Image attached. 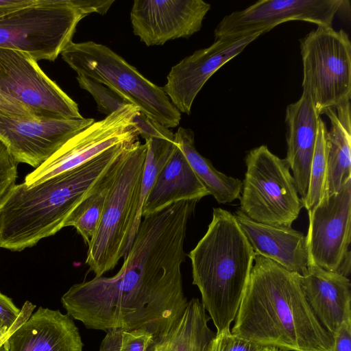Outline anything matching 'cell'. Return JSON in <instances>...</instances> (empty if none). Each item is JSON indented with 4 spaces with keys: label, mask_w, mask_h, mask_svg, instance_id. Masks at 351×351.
I'll use <instances>...</instances> for the list:
<instances>
[{
    "label": "cell",
    "mask_w": 351,
    "mask_h": 351,
    "mask_svg": "<svg viewBox=\"0 0 351 351\" xmlns=\"http://www.w3.org/2000/svg\"><path fill=\"white\" fill-rule=\"evenodd\" d=\"M197 202L180 201L143 216L117 274L71 286L68 315L89 329L145 330L157 337L176 323L188 301L181 272L188 221Z\"/></svg>",
    "instance_id": "cell-1"
},
{
    "label": "cell",
    "mask_w": 351,
    "mask_h": 351,
    "mask_svg": "<svg viewBox=\"0 0 351 351\" xmlns=\"http://www.w3.org/2000/svg\"><path fill=\"white\" fill-rule=\"evenodd\" d=\"M234 321L233 335L282 351H332L333 336L311 310L301 276L257 254Z\"/></svg>",
    "instance_id": "cell-2"
},
{
    "label": "cell",
    "mask_w": 351,
    "mask_h": 351,
    "mask_svg": "<svg viewBox=\"0 0 351 351\" xmlns=\"http://www.w3.org/2000/svg\"><path fill=\"white\" fill-rule=\"evenodd\" d=\"M132 143H120L33 186L14 184L0 198V247L21 251L64 228L73 209Z\"/></svg>",
    "instance_id": "cell-3"
},
{
    "label": "cell",
    "mask_w": 351,
    "mask_h": 351,
    "mask_svg": "<svg viewBox=\"0 0 351 351\" xmlns=\"http://www.w3.org/2000/svg\"><path fill=\"white\" fill-rule=\"evenodd\" d=\"M188 256L193 284L201 293L216 333L230 330L255 256L234 215L213 208L206 232Z\"/></svg>",
    "instance_id": "cell-4"
},
{
    "label": "cell",
    "mask_w": 351,
    "mask_h": 351,
    "mask_svg": "<svg viewBox=\"0 0 351 351\" xmlns=\"http://www.w3.org/2000/svg\"><path fill=\"white\" fill-rule=\"evenodd\" d=\"M114 0H35L0 15V48L33 60L54 61L71 43L78 23L92 13L104 14Z\"/></svg>",
    "instance_id": "cell-5"
},
{
    "label": "cell",
    "mask_w": 351,
    "mask_h": 351,
    "mask_svg": "<svg viewBox=\"0 0 351 351\" xmlns=\"http://www.w3.org/2000/svg\"><path fill=\"white\" fill-rule=\"evenodd\" d=\"M147 154L138 140L121 154L86 264L96 277L113 269L130 247V238L141 198Z\"/></svg>",
    "instance_id": "cell-6"
},
{
    "label": "cell",
    "mask_w": 351,
    "mask_h": 351,
    "mask_svg": "<svg viewBox=\"0 0 351 351\" xmlns=\"http://www.w3.org/2000/svg\"><path fill=\"white\" fill-rule=\"evenodd\" d=\"M60 55L77 75L105 85L160 125L172 128L180 124L181 113L163 88L106 45L71 42Z\"/></svg>",
    "instance_id": "cell-7"
},
{
    "label": "cell",
    "mask_w": 351,
    "mask_h": 351,
    "mask_svg": "<svg viewBox=\"0 0 351 351\" xmlns=\"http://www.w3.org/2000/svg\"><path fill=\"white\" fill-rule=\"evenodd\" d=\"M0 114L37 120L77 119V104L25 53L0 48Z\"/></svg>",
    "instance_id": "cell-8"
},
{
    "label": "cell",
    "mask_w": 351,
    "mask_h": 351,
    "mask_svg": "<svg viewBox=\"0 0 351 351\" xmlns=\"http://www.w3.org/2000/svg\"><path fill=\"white\" fill-rule=\"evenodd\" d=\"M245 162L239 210L254 221L291 227L303 205L286 159L263 145L250 150Z\"/></svg>",
    "instance_id": "cell-9"
},
{
    "label": "cell",
    "mask_w": 351,
    "mask_h": 351,
    "mask_svg": "<svg viewBox=\"0 0 351 351\" xmlns=\"http://www.w3.org/2000/svg\"><path fill=\"white\" fill-rule=\"evenodd\" d=\"M303 91L317 113L350 101L351 43L343 29L317 26L300 40Z\"/></svg>",
    "instance_id": "cell-10"
},
{
    "label": "cell",
    "mask_w": 351,
    "mask_h": 351,
    "mask_svg": "<svg viewBox=\"0 0 351 351\" xmlns=\"http://www.w3.org/2000/svg\"><path fill=\"white\" fill-rule=\"evenodd\" d=\"M140 111L127 105L104 119L94 121L66 141L49 158L26 176L24 184L33 186L71 170L122 142L138 140L133 119Z\"/></svg>",
    "instance_id": "cell-11"
},
{
    "label": "cell",
    "mask_w": 351,
    "mask_h": 351,
    "mask_svg": "<svg viewBox=\"0 0 351 351\" xmlns=\"http://www.w3.org/2000/svg\"><path fill=\"white\" fill-rule=\"evenodd\" d=\"M309 263L348 276L350 272L351 179L337 193L308 210Z\"/></svg>",
    "instance_id": "cell-12"
},
{
    "label": "cell",
    "mask_w": 351,
    "mask_h": 351,
    "mask_svg": "<svg viewBox=\"0 0 351 351\" xmlns=\"http://www.w3.org/2000/svg\"><path fill=\"white\" fill-rule=\"evenodd\" d=\"M347 0H261L226 15L214 30L215 40L269 32L289 21L332 27L335 15L349 5Z\"/></svg>",
    "instance_id": "cell-13"
},
{
    "label": "cell",
    "mask_w": 351,
    "mask_h": 351,
    "mask_svg": "<svg viewBox=\"0 0 351 351\" xmlns=\"http://www.w3.org/2000/svg\"><path fill=\"white\" fill-rule=\"evenodd\" d=\"M266 32L216 39L210 46L196 50L172 66L162 88L173 105L180 113L190 114L196 96L209 78Z\"/></svg>",
    "instance_id": "cell-14"
},
{
    "label": "cell",
    "mask_w": 351,
    "mask_h": 351,
    "mask_svg": "<svg viewBox=\"0 0 351 351\" xmlns=\"http://www.w3.org/2000/svg\"><path fill=\"white\" fill-rule=\"evenodd\" d=\"M210 9L202 0H135L130 11L133 32L148 47L187 38L201 29Z\"/></svg>",
    "instance_id": "cell-15"
},
{
    "label": "cell",
    "mask_w": 351,
    "mask_h": 351,
    "mask_svg": "<svg viewBox=\"0 0 351 351\" xmlns=\"http://www.w3.org/2000/svg\"><path fill=\"white\" fill-rule=\"evenodd\" d=\"M90 118L37 120L0 114V139L19 163L37 168L66 141L91 125Z\"/></svg>",
    "instance_id": "cell-16"
},
{
    "label": "cell",
    "mask_w": 351,
    "mask_h": 351,
    "mask_svg": "<svg viewBox=\"0 0 351 351\" xmlns=\"http://www.w3.org/2000/svg\"><path fill=\"white\" fill-rule=\"evenodd\" d=\"M82 348L69 315L40 306L8 337L0 351H82Z\"/></svg>",
    "instance_id": "cell-17"
},
{
    "label": "cell",
    "mask_w": 351,
    "mask_h": 351,
    "mask_svg": "<svg viewBox=\"0 0 351 351\" xmlns=\"http://www.w3.org/2000/svg\"><path fill=\"white\" fill-rule=\"evenodd\" d=\"M320 115L311 97L302 91L300 99L287 106L285 114L287 157L295 186L304 204L308 190Z\"/></svg>",
    "instance_id": "cell-18"
},
{
    "label": "cell",
    "mask_w": 351,
    "mask_h": 351,
    "mask_svg": "<svg viewBox=\"0 0 351 351\" xmlns=\"http://www.w3.org/2000/svg\"><path fill=\"white\" fill-rule=\"evenodd\" d=\"M255 254L300 276L309 263L306 237L291 227L254 221L237 210L234 215Z\"/></svg>",
    "instance_id": "cell-19"
},
{
    "label": "cell",
    "mask_w": 351,
    "mask_h": 351,
    "mask_svg": "<svg viewBox=\"0 0 351 351\" xmlns=\"http://www.w3.org/2000/svg\"><path fill=\"white\" fill-rule=\"evenodd\" d=\"M305 298L315 316L332 336L351 319V284L341 274L328 271L309 263L301 276Z\"/></svg>",
    "instance_id": "cell-20"
},
{
    "label": "cell",
    "mask_w": 351,
    "mask_h": 351,
    "mask_svg": "<svg viewBox=\"0 0 351 351\" xmlns=\"http://www.w3.org/2000/svg\"><path fill=\"white\" fill-rule=\"evenodd\" d=\"M208 195L176 144L144 202L142 216L157 213L180 201H199Z\"/></svg>",
    "instance_id": "cell-21"
},
{
    "label": "cell",
    "mask_w": 351,
    "mask_h": 351,
    "mask_svg": "<svg viewBox=\"0 0 351 351\" xmlns=\"http://www.w3.org/2000/svg\"><path fill=\"white\" fill-rule=\"evenodd\" d=\"M330 121L326 135V174L324 196L338 193L351 179L350 101L326 110ZM323 196V197H324Z\"/></svg>",
    "instance_id": "cell-22"
},
{
    "label": "cell",
    "mask_w": 351,
    "mask_h": 351,
    "mask_svg": "<svg viewBox=\"0 0 351 351\" xmlns=\"http://www.w3.org/2000/svg\"><path fill=\"white\" fill-rule=\"evenodd\" d=\"M208 320L202 302L192 298L171 328L154 337L148 351H207L215 337Z\"/></svg>",
    "instance_id": "cell-23"
},
{
    "label": "cell",
    "mask_w": 351,
    "mask_h": 351,
    "mask_svg": "<svg viewBox=\"0 0 351 351\" xmlns=\"http://www.w3.org/2000/svg\"><path fill=\"white\" fill-rule=\"evenodd\" d=\"M174 143L182 150L209 195L218 203H230L240 198L242 181L217 171L208 159L197 152L191 130L180 127L174 133Z\"/></svg>",
    "instance_id": "cell-24"
},
{
    "label": "cell",
    "mask_w": 351,
    "mask_h": 351,
    "mask_svg": "<svg viewBox=\"0 0 351 351\" xmlns=\"http://www.w3.org/2000/svg\"><path fill=\"white\" fill-rule=\"evenodd\" d=\"M120 156L101 175L90 193L73 209L64 223V227H74L88 245L98 227Z\"/></svg>",
    "instance_id": "cell-25"
},
{
    "label": "cell",
    "mask_w": 351,
    "mask_h": 351,
    "mask_svg": "<svg viewBox=\"0 0 351 351\" xmlns=\"http://www.w3.org/2000/svg\"><path fill=\"white\" fill-rule=\"evenodd\" d=\"M145 143L147 146V154L142 177L140 202L131 234L130 247L142 220V210L144 202L158 173L176 147L174 141L159 138H150L146 140Z\"/></svg>",
    "instance_id": "cell-26"
},
{
    "label": "cell",
    "mask_w": 351,
    "mask_h": 351,
    "mask_svg": "<svg viewBox=\"0 0 351 351\" xmlns=\"http://www.w3.org/2000/svg\"><path fill=\"white\" fill-rule=\"evenodd\" d=\"M327 130L325 122L320 119L311 165L308 190L303 204V207L307 211L319 203L324 193L326 174V135Z\"/></svg>",
    "instance_id": "cell-27"
},
{
    "label": "cell",
    "mask_w": 351,
    "mask_h": 351,
    "mask_svg": "<svg viewBox=\"0 0 351 351\" xmlns=\"http://www.w3.org/2000/svg\"><path fill=\"white\" fill-rule=\"evenodd\" d=\"M154 339L145 330L112 328L106 331L99 351H148Z\"/></svg>",
    "instance_id": "cell-28"
},
{
    "label": "cell",
    "mask_w": 351,
    "mask_h": 351,
    "mask_svg": "<svg viewBox=\"0 0 351 351\" xmlns=\"http://www.w3.org/2000/svg\"><path fill=\"white\" fill-rule=\"evenodd\" d=\"M77 80L79 86L93 96L98 110L106 116L130 104L114 90L90 78L77 75Z\"/></svg>",
    "instance_id": "cell-29"
},
{
    "label": "cell",
    "mask_w": 351,
    "mask_h": 351,
    "mask_svg": "<svg viewBox=\"0 0 351 351\" xmlns=\"http://www.w3.org/2000/svg\"><path fill=\"white\" fill-rule=\"evenodd\" d=\"M207 351H282L233 335L230 330L216 333Z\"/></svg>",
    "instance_id": "cell-30"
},
{
    "label": "cell",
    "mask_w": 351,
    "mask_h": 351,
    "mask_svg": "<svg viewBox=\"0 0 351 351\" xmlns=\"http://www.w3.org/2000/svg\"><path fill=\"white\" fill-rule=\"evenodd\" d=\"M18 162L0 139V198L15 184Z\"/></svg>",
    "instance_id": "cell-31"
},
{
    "label": "cell",
    "mask_w": 351,
    "mask_h": 351,
    "mask_svg": "<svg viewBox=\"0 0 351 351\" xmlns=\"http://www.w3.org/2000/svg\"><path fill=\"white\" fill-rule=\"evenodd\" d=\"M21 310L12 302V300L0 292V322L8 328H10Z\"/></svg>",
    "instance_id": "cell-32"
},
{
    "label": "cell",
    "mask_w": 351,
    "mask_h": 351,
    "mask_svg": "<svg viewBox=\"0 0 351 351\" xmlns=\"http://www.w3.org/2000/svg\"><path fill=\"white\" fill-rule=\"evenodd\" d=\"M333 338L332 351H351V319L342 324Z\"/></svg>",
    "instance_id": "cell-33"
},
{
    "label": "cell",
    "mask_w": 351,
    "mask_h": 351,
    "mask_svg": "<svg viewBox=\"0 0 351 351\" xmlns=\"http://www.w3.org/2000/svg\"><path fill=\"white\" fill-rule=\"evenodd\" d=\"M35 0H0V15L29 5Z\"/></svg>",
    "instance_id": "cell-34"
},
{
    "label": "cell",
    "mask_w": 351,
    "mask_h": 351,
    "mask_svg": "<svg viewBox=\"0 0 351 351\" xmlns=\"http://www.w3.org/2000/svg\"><path fill=\"white\" fill-rule=\"evenodd\" d=\"M3 325L2 324V323L0 322V328H1V326H3Z\"/></svg>",
    "instance_id": "cell-35"
}]
</instances>
